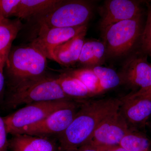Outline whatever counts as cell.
I'll list each match as a JSON object with an SVG mask.
<instances>
[{
    "label": "cell",
    "mask_w": 151,
    "mask_h": 151,
    "mask_svg": "<svg viewBox=\"0 0 151 151\" xmlns=\"http://www.w3.org/2000/svg\"><path fill=\"white\" fill-rule=\"evenodd\" d=\"M56 80L62 91L73 100H85L93 97L86 86L77 78L61 72Z\"/></svg>",
    "instance_id": "e0dca14e"
},
{
    "label": "cell",
    "mask_w": 151,
    "mask_h": 151,
    "mask_svg": "<svg viewBox=\"0 0 151 151\" xmlns=\"http://www.w3.org/2000/svg\"><path fill=\"white\" fill-rule=\"evenodd\" d=\"M139 42L141 52L151 57V6L149 8L145 26L142 30Z\"/></svg>",
    "instance_id": "7402d4cb"
},
{
    "label": "cell",
    "mask_w": 151,
    "mask_h": 151,
    "mask_svg": "<svg viewBox=\"0 0 151 151\" xmlns=\"http://www.w3.org/2000/svg\"><path fill=\"white\" fill-rule=\"evenodd\" d=\"M61 72L78 79L86 86L93 97L102 94L99 80L93 70L89 68H68Z\"/></svg>",
    "instance_id": "d6986e66"
},
{
    "label": "cell",
    "mask_w": 151,
    "mask_h": 151,
    "mask_svg": "<svg viewBox=\"0 0 151 151\" xmlns=\"http://www.w3.org/2000/svg\"><path fill=\"white\" fill-rule=\"evenodd\" d=\"M105 151H126L121 146L118 145L111 147Z\"/></svg>",
    "instance_id": "83f0119b"
},
{
    "label": "cell",
    "mask_w": 151,
    "mask_h": 151,
    "mask_svg": "<svg viewBox=\"0 0 151 151\" xmlns=\"http://www.w3.org/2000/svg\"><path fill=\"white\" fill-rule=\"evenodd\" d=\"M9 53L7 52L0 53V69L4 67L7 60Z\"/></svg>",
    "instance_id": "484cf974"
},
{
    "label": "cell",
    "mask_w": 151,
    "mask_h": 151,
    "mask_svg": "<svg viewBox=\"0 0 151 151\" xmlns=\"http://www.w3.org/2000/svg\"><path fill=\"white\" fill-rule=\"evenodd\" d=\"M91 1H63L46 13L35 20L38 27H72L87 24L93 13Z\"/></svg>",
    "instance_id": "277c9868"
},
{
    "label": "cell",
    "mask_w": 151,
    "mask_h": 151,
    "mask_svg": "<svg viewBox=\"0 0 151 151\" xmlns=\"http://www.w3.org/2000/svg\"><path fill=\"white\" fill-rule=\"evenodd\" d=\"M126 151H151V141L147 136L137 129L131 128L119 144Z\"/></svg>",
    "instance_id": "ffe728a7"
},
{
    "label": "cell",
    "mask_w": 151,
    "mask_h": 151,
    "mask_svg": "<svg viewBox=\"0 0 151 151\" xmlns=\"http://www.w3.org/2000/svg\"><path fill=\"white\" fill-rule=\"evenodd\" d=\"M93 70L99 81L102 93L114 89L122 84L119 73L114 69L102 66L89 68Z\"/></svg>",
    "instance_id": "44dd1931"
},
{
    "label": "cell",
    "mask_w": 151,
    "mask_h": 151,
    "mask_svg": "<svg viewBox=\"0 0 151 151\" xmlns=\"http://www.w3.org/2000/svg\"><path fill=\"white\" fill-rule=\"evenodd\" d=\"M111 147L106 146L97 145L89 142L73 151H105Z\"/></svg>",
    "instance_id": "d4e9b609"
},
{
    "label": "cell",
    "mask_w": 151,
    "mask_h": 151,
    "mask_svg": "<svg viewBox=\"0 0 151 151\" xmlns=\"http://www.w3.org/2000/svg\"><path fill=\"white\" fill-rule=\"evenodd\" d=\"M121 100L109 98L81 100L76 115L66 129L57 136L59 151H73L89 142L99 124L118 111Z\"/></svg>",
    "instance_id": "6da1fadb"
},
{
    "label": "cell",
    "mask_w": 151,
    "mask_h": 151,
    "mask_svg": "<svg viewBox=\"0 0 151 151\" xmlns=\"http://www.w3.org/2000/svg\"><path fill=\"white\" fill-rule=\"evenodd\" d=\"M87 29L77 35L60 45L54 49L52 53V60L60 65L70 68L77 64Z\"/></svg>",
    "instance_id": "4fadbf2b"
},
{
    "label": "cell",
    "mask_w": 151,
    "mask_h": 151,
    "mask_svg": "<svg viewBox=\"0 0 151 151\" xmlns=\"http://www.w3.org/2000/svg\"><path fill=\"white\" fill-rule=\"evenodd\" d=\"M87 29V24L72 27H38L36 37L30 43L52 60L54 49Z\"/></svg>",
    "instance_id": "8fae6325"
},
{
    "label": "cell",
    "mask_w": 151,
    "mask_h": 151,
    "mask_svg": "<svg viewBox=\"0 0 151 151\" xmlns=\"http://www.w3.org/2000/svg\"><path fill=\"white\" fill-rule=\"evenodd\" d=\"M47 58L30 44L11 49L6 63L9 87L46 75Z\"/></svg>",
    "instance_id": "3957f363"
},
{
    "label": "cell",
    "mask_w": 151,
    "mask_h": 151,
    "mask_svg": "<svg viewBox=\"0 0 151 151\" xmlns=\"http://www.w3.org/2000/svg\"><path fill=\"white\" fill-rule=\"evenodd\" d=\"M101 16V30L119 22L141 17L140 3L132 0H108L105 1L99 9Z\"/></svg>",
    "instance_id": "7c38bea8"
},
{
    "label": "cell",
    "mask_w": 151,
    "mask_h": 151,
    "mask_svg": "<svg viewBox=\"0 0 151 151\" xmlns=\"http://www.w3.org/2000/svg\"><path fill=\"white\" fill-rule=\"evenodd\" d=\"M62 0H21L16 17L30 20L46 13L54 8Z\"/></svg>",
    "instance_id": "2e32d148"
},
{
    "label": "cell",
    "mask_w": 151,
    "mask_h": 151,
    "mask_svg": "<svg viewBox=\"0 0 151 151\" xmlns=\"http://www.w3.org/2000/svg\"><path fill=\"white\" fill-rule=\"evenodd\" d=\"M101 31L108 58L122 57L131 52L139 42L141 17L116 23Z\"/></svg>",
    "instance_id": "5b68a950"
},
{
    "label": "cell",
    "mask_w": 151,
    "mask_h": 151,
    "mask_svg": "<svg viewBox=\"0 0 151 151\" xmlns=\"http://www.w3.org/2000/svg\"><path fill=\"white\" fill-rule=\"evenodd\" d=\"M108 58L105 44L98 40H85L78 58L79 67L102 66Z\"/></svg>",
    "instance_id": "9a60e30c"
},
{
    "label": "cell",
    "mask_w": 151,
    "mask_h": 151,
    "mask_svg": "<svg viewBox=\"0 0 151 151\" xmlns=\"http://www.w3.org/2000/svg\"><path fill=\"white\" fill-rule=\"evenodd\" d=\"M60 100L72 99L64 94L56 77L46 74L10 87L6 104L7 108L14 109L22 105Z\"/></svg>",
    "instance_id": "7a4b0ae2"
},
{
    "label": "cell",
    "mask_w": 151,
    "mask_h": 151,
    "mask_svg": "<svg viewBox=\"0 0 151 151\" xmlns=\"http://www.w3.org/2000/svg\"><path fill=\"white\" fill-rule=\"evenodd\" d=\"M81 100L71 107L55 111L35 124L23 127L16 134H24L42 137H57L66 129L74 119Z\"/></svg>",
    "instance_id": "52a82bcc"
},
{
    "label": "cell",
    "mask_w": 151,
    "mask_h": 151,
    "mask_svg": "<svg viewBox=\"0 0 151 151\" xmlns=\"http://www.w3.org/2000/svg\"><path fill=\"white\" fill-rule=\"evenodd\" d=\"M147 57L141 52L129 57L119 73L122 83L135 89V92H151V64Z\"/></svg>",
    "instance_id": "ba28073f"
},
{
    "label": "cell",
    "mask_w": 151,
    "mask_h": 151,
    "mask_svg": "<svg viewBox=\"0 0 151 151\" xmlns=\"http://www.w3.org/2000/svg\"><path fill=\"white\" fill-rule=\"evenodd\" d=\"M21 0H0V16L9 18L16 16Z\"/></svg>",
    "instance_id": "603a6c76"
},
{
    "label": "cell",
    "mask_w": 151,
    "mask_h": 151,
    "mask_svg": "<svg viewBox=\"0 0 151 151\" xmlns=\"http://www.w3.org/2000/svg\"><path fill=\"white\" fill-rule=\"evenodd\" d=\"M120 100L119 111L130 128L145 127L151 116V92H134Z\"/></svg>",
    "instance_id": "9c48e42d"
},
{
    "label": "cell",
    "mask_w": 151,
    "mask_h": 151,
    "mask_svg": "<svg viewBox=\"0 0 151 151\" xmlns=\"http://www.w3.org/2000/svg\"><path fill=\"white\" fill-rule=\"evenodd\" d=\"M130 129L119 109L107 116L100 123L89 142L97 145L106 147L119 145Z\"/></svg>",
    "instance_id": "30bf717a"
},
{
    "label": "cell",
    "mask_w": 151,
    "mask_h": 151,
    "mask_svg": "<svg viewBox=\"0 0 151 151\" xmlns=\"http://www.w3.org/2000/svg\"><path fill=\"white\" fill-rule=\"evenodd\" d=\"M9 148L12 151H58V147L48 137L24 134L12 136L9 140Z\"/></svg>",
    "instance_id": "5bb4252c"
},
{
    "label": "cell",
    "mask_w": 151,
    "mask_h": 151,
    "mask_svg": "<svg viewBox=\"0 0 151 151\" xmlns=\"http://www.w3.org/2000/svg\"><path fill=\"white\" fill-rule=\"evenodd\" d=\"M7 134L4 119L0 116V151H8L9 149Z\"/></svg>",
    "instance_id": "cb8c5ba5"
},
{
    "label": "cell",
    "mask_w": 151,
    "mask_h": 151,
    "mask_svg": "<svg viewBox=\"0 0 151 151\" xmlns=\"http://www.w3.org/2000/svg\"><path fill=\"white\" fill-rule=\"evenodd\" d=\"M78 100H60L37 102L25 105L3 117L8 134L13 136L23 127L35 124L52 113L75 105Z\"/></svg>",
    "instance_id": "8992f818"
},
{
    "label": "cell",
    "mask_w": 151,
    "mask_h": 151,
    "mask_svg": "<svg viewBox=\"0 0 151 151\" xmlns=\"http://www.w3.org/2000/svg\"><path fill=\"white\" fill-rule=\"evenodd\" d=\"M22 27L19 19L11 20L0 16V53H9L12 43Z\"/></svg>",
    "instance_id": "ac0fdd59"
},
{
    "label": "cell",
    "mask_w": 151,
    "mask_h": 151,
    "mask_svg": "<svg viewBox=\"0 0 151 151\" xmlns=\"http://www.w3.org/2000/svg\"><path fill=\"white\" fill-rule=\"evenodd\" d=\"M5 85V77L4 74V68L0 69V97L2 94Z\"/></svg>",
    "instance_id": "4316f807"
}]
</instances>
